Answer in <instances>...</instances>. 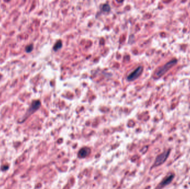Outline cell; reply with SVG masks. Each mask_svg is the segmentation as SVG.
Segmentation results:
<instances>
[{
    "instance_id": "1",
    "label": "cell",
    "mask_w": 190,
    "mask_h": 189,
    "mask_svg": "<svg viewBox=\"0 0 190 189\" xmlns=\"http://www.w3.org/2000/svg\"><path fill=\"white\" fill-rule=\"evenodd\" d=\"M41 105V103L40 100H36L33 101L32 102L31 104L30 105V106L29 107L28 109H27V112H26L25 115H24V116L22 117V119L19 123H24L25 121L27 120L30 116H31L32 114H33L34 113H35L38 110V109L40 108Z\"/></svg>"
},
{
    "instance_id": "2",
    "label": "cell",
    "mask_w": 190,
    "mask_h": 189,
    "mask_svg": "<svg viewBox=\"0 0 190 189\" xmlns=\"http://www.w3.org/2000/svg\"><path fill=\"white\" fill-rule=\"evenodd\" d=\"M177 63L176 59H172L171 61L167 63L164 66H163L161 67H159L156 70L155 73V76L156 78H159L163 76L165 73H166L167 72L173 67L174 65Z\"/></svg>"
},
{
    "instance_id": "3",
    "label": "cell",
    "mask_w": 190,
    "mask_h": 189,
    "mask_svg": "<svg viewBox=\"0 0 190 189\" xmlns=\"http://www.w3.org/2000/svg\"><path fill=\"white\" fill-rule=\"evenodd\" d=\"M170 152H171L170 150H167L162 153L159 154L156 157V160L153 165L154 167H157V166H160L164 163V162L167 160V159L170 155Z\"/></svg>"
},
{
    "instance_id": "4",
    "label": "cell",
    "mask_w": 190,
    "mask_h": 189,
    "mask_svg": "<svg viewBox=\"0 0 190 189\" xmlns=\"http://www.w3.org/2000/svg\"><path fill=\"white\" fill-rule=\"evenodd\" d=\"M174 177V174L173 172H170L169 174L166 176L164 179H163L161 183L159 184L158 186L157 187L156 189H161L163 187H164L166 186H167L168 185L172 183L173 179Z\"/></svg>"
},
{
    "instance_id": "5",
    "label": "cell",
    "mask_w": 190,
    "mask_h": 189,
    "mask_svg": "<svg viewBox=\"0 0 190 189\" xmlns=\"http://www.w3.org/2000/svg\"><path fill=\"white\" fill-rule=\"evenodd\" d=\"M143 71V67L142 66H139L134 71L128 75L127 80L128 81H133L135 80L137 78H138L141 74H142Z\"/></svg>"
},
{
    "instance_id": "6",
    "label": "cell",
    "mask_w": 190,
    "mask_h": 189,
    "mask_svg": "<svg viewBox=\"0 0 190 189\" xmlns=\"http://www.w3.org/2000/svg\"><path fill=\"white\" fill-rule=\"evenodd\" d=\"M91 153V149L89 148L85 147L80 149L78 154V156L79 158H85L87 157Z\"/></svg>"
},
{
    "instance_id": "7",
    "label": "cell",
    "mask_w": 190,
    "mask_h": 189,
    "mask_svg": "<svg viewBox=\"0 0 190 189\" xmlns=\"http://www.w3.org/2000/svg\"><path fill=\"white\" fill-rule=\"evenodd\" d=\"M62 41H61V40H59V41H58L55 43V44L54 45V48H53V49H54V50L55 51H57L59 50H60V49L62 48Z\"/></svg>"
},
{
    "instance_id": "8",
    "label": "cell",
    "mask_w": 190,
    "mask_h": 189,
    "mask_svg": "<svg viewBox=\"0 0 190 189\" xmlns=\"http://www.w3.org/2000/svg\"><path fill=\"white\" fill-rule=\"evenodd\" d=\"M102 11L104 12L108 13L111 11V7L108 4H105L102 7Z\"/></svg>"
},
{
    "instance_id": "9",
    "label": "cell",
    "mask_w": 190,
    "mask_h": 189,
    "mask_svg": "<svg viewBox=\"0 0 190 189\" xmlns=\"http://www.w3.org/2000/svg\"><path fill=\"white\" fill-rule=\"evenodd\" d=\"M33 50V45L32 44H29L28 46H27L25 48V51L27 53H30Z\"/></svg>"
}]
</instances>
